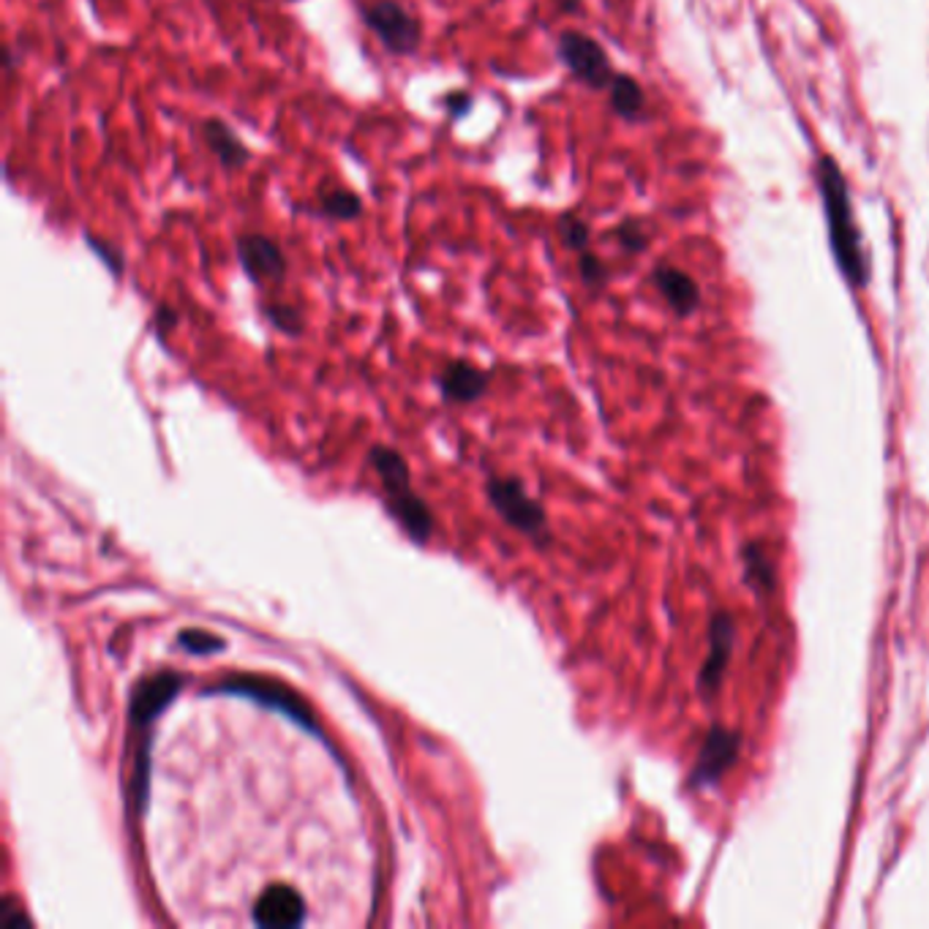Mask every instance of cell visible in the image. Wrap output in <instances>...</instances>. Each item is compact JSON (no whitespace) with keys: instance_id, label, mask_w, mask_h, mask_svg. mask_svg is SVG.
<instances>
[{"instance_id":"19","label":"cell","mask_w":929,"mask_h":929,"mask_svg":"<svg viewBox=\"0 0 929 929\" xmlns=\"http://www.w3.org/2000/svg\"><path fill=\"white\" fill-rule=\"evenodd\" d=\"M439 107H444V112H448L452 120L467 118L475 107V96L469 93V90H450V93H444L442 99H439Z\"/></svg>"},{"instance_id":"5","label":"cell","mask_w":929,"mask_h":929,"mask_svg":"<svg viewBox=\"0 0 929 929\" xmlns=\"http://www.w3.org/2000/svg\"><path fill=\"white\" fill-rule=\"evenodd\" d=\"M559 60L578 82L591 90H608L613 82V66L606 50L581 30H565L557 44Z\"/></svg>"},{"instance_id":"21","label":"cell","mask_w":929,"mask_h":929,"mask_svg":"<svg viewBox=\"0 0 929 929\" xmlns=\"http://www.w3.org/2000/svg\"><path fill=\"white\" fill-rule=\"evenodd\" d=\"M557 3L567 14H578V11H581V0H557Z\"/></svg>"},{"instance_id":"13","label":"cell","mask_w":929,"mask_h":929,"mask_svg":"<svg viewBox=\"0 0 929 929\" xmlns=\"http://www.w3.org/2000/svg\"><path fill=\"white\" fill-rule=\"evenodd\" d=\"M611 107L613 112L621 114L627 120H636L643 110V90L632 77L617 74L611 82Z\"/></svg>"},{"instance_id":"7","label":"cell","mask_w":929,"mask_h":929,"mask_svg":"<svg viewBox=\"0 0 929 929\" xmlns=\"http://www.w3.org/2000/svg\"><path fill=\"white\" fill-rule=\"evenodd\" d=\"M488 497H491L493 507L502 512L507 523H512L516 529L527 535H540L542 527H546V516H542L540 505L523 491L521 482L516 480H493L488 486Z\"/></svg>"},{"instance_id":"15","label":"cell","mask_w":929,"mask_h":929,"mask_svg":"<svg viewBox=\"0 0 929 929\" xmlns=\"http://www.w3.org/2000/svg\"><path fill=\"white\" fill-rule=\"evenodd\" d=\"M559 238H562V246L570 251H587L589 249V227L587 221L578 219L576 213H565L562 219H559Z\"/></svg>"},{"instance_id":"10","label":"cell","mask_w":929,"mask_h":929,"mask_svg":"<svg viewBox=\"0 0 929 929\" xmlns=\"http://www.w3.org/2000/svg\"><path fill=\"white\" fill-rule=\"evenodd\" d=\"M655 283H657V289H660L662 298L668 300V306H671L673 311L690 313V311L698 309V303H701V292H698L696 281H692L690 276L679 273V270L657 268L655 270Z\"/></svg>"},{"instance_id":"2","label":"cell","mask_w":929,"mask_h":929,"mask_svg":"<svg viewBox=\"0 0 929 929\" xmlns=\"http://www.w3.org/2000/svg\"><path fill=\"white\" fill-rule=\"evenodd\" d=\"M818 186L823 194L826 219H829L831 249H835L837 262H840L845 279L853 287H861L867 281V262L861 253V238L853 221V208H850V194L840 167L831 159H820L818 164Z\"/></svg>"},{"instance_id":"8","label":"cell","mask_w":929,"mask_h":929,"mask_svg":"<svg viewBox=\"0 0 929 929\" xmlns=\"http://www.w3.org/2000/svg\"><path fill=\"white\" fill-rule=\"evenodd\" d=\"M199 134H202L210 153L216 156V161H219L227 172H238V169H243L251 161L249 144L240 140L232 131V126H227L221 118L202 120V123H199Z\"/></svg>"},{"instance_id":"4","label":"cell","mask_w":929,"mask_h":929,"mask_svg":"<svg viewBox=\"0 0 929 929\" xmlns=\"http://www.w3.org/2000/svg\"><path fill=\"white\" fill-rule=\"evenodd\" d=\"M363 26L379 39V44L396 58H409L420 50L422 26L418 17L403 9L398 0H371L360 9Z\"/></svg>"},{"instance_id":"20","label":"cell","mask_w":929,"mask_h":929,"mask_svg":"<svg viewBox=\"0 0 929 929\" xmlns=\"http://www.w3.org/2000/svg\"><path fill=\"white\" fill-rule=\"evenodd\" d=\"M174 324H178V313L169 309V306H159V309H156V319H153L156 333L164 336L174 328Z\"/></svg>"},{"instance_id":"14","label":"cell","mask_w":929,"mask_h":929,"mask_svg":"<svg viewBox=\"0 0 929 929\" xmlns=\"http://www.w3.org/2000/svg\"><path fill=\"white\" fill-rule=\"evenodd\" d=\"M84 246H88V249L93 251L96 257L101 259V262H104L107 270H112V276H118V279H120V276L126 273V257H123V251H120L114 243H110V240L99 238V234L84 232Z\"/></svg>"},{"instance_id":"12","label":"cell","mask_w":929,"mask_h":929,"mask_svg":"<svg viewBox=\"0 0 929 929\" xmlns=\"http://www.w3.org/2000/svg\"><path fill=\"white\" fill-rule=\"evenodd\" d=\"M733 756H736V741L728 733L717 731L715 736H711L709 747L703 750V758H701V763H698L696 777H701L703 782L715 780V777H720L722 771L731 766Z\"/></svg>"},{"instance_id":"6","label":"cell","mask_w":929,"mask_h":929,"mask_svg":"<svg viewBox=\"0 0 929 929\" xmlns=\"http://www.w3.org/2000/svg\"><path fill=\"white\" fill-rule=\"evenodd\" d=\"M234 253L253 283H279L287 276V257L270 234L243 232L234 240Z\"/></svg>"},{"instance_id":"1","label":"cell","mask_w":929,"mask_h":929,"mask_svg":"<svg viewBox=\"0 0 929 929\" xmlns=\"http://www.w3.org/2000/svg\"><path fill=\"white\" fill-rule=\"evenodd\" d=\"M144 837L186 927H358L373 848L341 760L281 701L221 687L172 709L150 750Z\"/></svg>"},{"instance_id":"16","label":"cell","mask_w":929,"mask_h":929,"mask_svg":"<svg viewBox=\"0 0 929 929\" xmlns=\"http://www.w3.org/2000/svg\"><path fill=\"white\" fill-rule=\"evenodd\" d=\"M262 313H264V317H268V322L273 324L276 330H281V333L298 336L300 330H303V317H300V311L292 309V306L264 303L262 306Z\"/></svg>"},{"instance_id":"9","label":"cell","mask_w":929,"mask_h":929,"mask_svg":"<svg viewBox=\"0 0 929 929\" xmlns=\"http://www.w3.org/2000/svg\"><path fill=\"white\" fill-rule=\"evenodd\" d=\"M488 373L480 371L478 366L467 363V360H452V363L444 366V371L439 373V390L448 401L469 403L475 398L486 393Z\"/></svg>"},{"instance_id":"3","label":"cell","mask_w":929,"mask_h":929,"mask_svg":"<svg viewBox=\"0 0 929 929\" xmlns=\"http://www.w3.org/2000/svg\"><path fill=\"white\" fill-rule=\"evenodd\" d=\"M371 461L373 467H377L379 478H382L384 493H388L390 507H393V516L403 523V529H407L414 540H426L433 529V518L431 512H428V507L412 493L407 463L401 461V456H398L396 450L388 448L373 450Z\"/></svg>"},{"instance_id":"17","label":"cell","mask_w":929,"mask_h":929,"mask_svg":"<svg viewBox=\"0 0 929 929\" xmlns=\"http://www.w3.org/2000/svg\"><path fill=\"white\" fill-rule=\"evenodd\" d=\"M578 273H581V279L587 287H602V283L608 281L606 264H602L600 257H595L589 249L578 253Z\"/></svg>"},{"instance_id":"11","label":"cell","mask_w":929,"mask_h":929,"mask_svg":"<svg viewBox=\"0 0 929 929\" xmlns=\"http://www.w3.org/2000/svg\"><path fill=\"white\" fill-rule=\"evenodd\" d=\"M319 216L333 221H358L363 216V199L358 191L338 183H324L319 189Z\"/></svg>"},{"instance_id":"18","label":"cell","mask_w":929,"mask_h":929,"mask_svg":"<svg viewBox=\"0 0 929 929\" xmlns=\"http://www.w3.org/2000/svg\"><path fill=\"white\" fill-rule=\"evenodd\" d=\"M613 238L619 240V246L625 251L630 253H638L647 249V229H643L641 221H625L617 232H613Z\"/></svg>"}]
</instances>
